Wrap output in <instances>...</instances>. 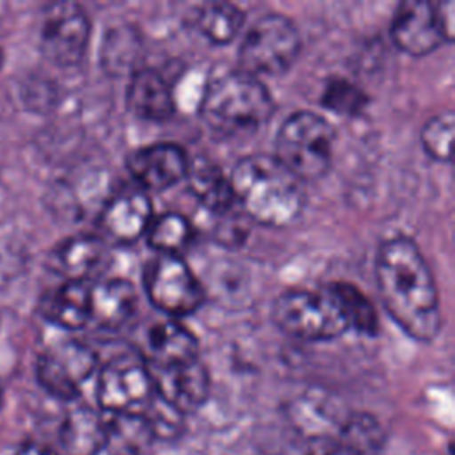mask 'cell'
Masks as SVG:
<instances>
[{
	"mask_svg": "<svg viewBox=\"0 0 455 455\" xmlns=\"http://www.w3.org/2000/svg\"><path fill=\"white\" fill-rule=\"evenodd\" d=\"M375 277L395 323L416 341H432L441 329L439 293L416 242L407 236L386 240L375 258Z\"/></svg>",
	"mask_w": 455,
	"mask_h": 455,
	"instance_id": "6da1fadb",
	"label": "cell"
},
{
	"mask_svg": "<svg viewBox=\"0 0 455 455\" xmlns=\"http://www.w3.org/2000/svg\"><path fill=\"white\" fill-rule=\"evenodd\" d=\"M235 203L247 217L270 228L293 224L306 203L302 181L275 156L251 155L236 162L229 174Z\"/></svg>",
	"mask_w": 455,
	"mask_h": 455,
	"instance_id": "7a4b0ae2",
	"label": "cell"
},
{
	"mask_svg": "<svg viewBox=\"0 0 455 455\" xmlns=\"http://www.w3.org/2000/svg\"><path fill=\"white\" fill-rule=\"evenodd\" d=\"M201 117L220 137H245L258 132L274 114L268 89L243 71L217 76L201 100Z\"/></svg>",
	"mask_w": 455,
	"mask_h": 455,
	"instance_id": "3957f363",
	"label": "cell"
},
{
	"mask_svg": "<svg viewBox=\"0 0 455 455\" xmlns=\"http://www.w3.org/2000/svg\"><path fill=\"white\" fill-rule=\"evenodd\" d=\"M334 128L309 110L288 116L275 135V158L300 181L322 178L332 160Z\"/></svg>",
	"mask_w": 455,
	"mask_h": 455,
	"instance_id": "277c9868",
	"label": "cell"
},
{
	"mask_svg": "<svg viewBox=\"0 0 455 455\" xmlns=\"http://www.w3.org/2000/svg\"><path fill=\"white\" fill-rule=\"evenodd\" d=\"M272 320L283 332L304 341H329L348 331L338 302L325 288L283 291L272 306Z\"/></svg>",
	"mask_w": 455,
	"mask_h": 455,
	"instance_id": "5b68a950",
	"label": "cell"
},
{
	"mask_svg": "<svg viewBox=\"0 0 455 455\" xmlns=\"http://www.w3.org/2000/svg\"><path fill=\"white\" fill-rule=\"evenodd\" d=\"M300 52V36L293 21L283 14L261 16L242 39L238 62L243 73L258 76H277L286 73Z\"/></svg>",
	"mask_w": 455,
	"mask_h": 455,
	"instance_id": "8992f818",
	"label": "cell"
},
{
	"mask_svg": "<svg viewBox=\"0 0 455 455\" xmlns=\"http://www.w3.org/2000/svg\"><path fill=\"white\" fill-rule=\"evenodd\" d=\"M98 403L103 414H142L155 398L149 366L137 355H117L98 377Z\"/></svg>",
	"mask_w": 455,
	"mask_h": 455,
	"instance_id": "52a82bcc",
	"label": "cell"
},
{
	"mask_svg": "<svg viewBox=\"0 0 455 455\" xmlns=\"http://www.w3.org/2000/svg\"><path fill=\"white\" fill-rule=\"evenodd\" d=\"M144 286L149 302L174 318L192 315L204 300L199 279L180 256L158 254L146 270Z\"/></svg>",
	"mask_w": 455,
	"mask_h": 455,
	"instance_id": "ba28073f",
	"label": "cell"
},
{
	"mask_svg": "<svg viewBox=\"0 0 455 455\" xmlns=\"http://www.w3.org/2000/svg\"><path fill=\"white\" fill-rule=\"evenodd\" d=\"M96 352L76 339L60 341L46 348L36 361V377L41 387L57 400H75L84 382L96 371Z\"/></svg>",
	"mask_w": 455,
	"mask_h": 455,
	"instance_id": "9c48e42d",
	"label": "cell"
},
{
	"mask_svg": "<svg viewBox=\"0 0 455 455\" xmlns=\"http://www.w3.org/2000/svg\"><path fill=\"white\" fill-rule=\"evenodd\" d=\"M91 37V21L82 5L75 2L52 4L41 25V52L60 66H76L87 50Z\"/></svg>",
	"mask_w": 455,
	"mask_h": 455,
	"instance_id": "30bf717a",
	"label": "cell"
},
{
	"mask_svg": "<svg viewBox=\"0 0 455 455\" xmlns=\"http://www.w3.org/2000/svg\"><path fill=\"white\" fill-rule=\"evenodd\" d=\"M149 370L156 396L183 416L196 412L206 403L210 396V375L199 357Z\"/></svg>",
	"mask_w": 455,
	"mask_h": 455,
	"instance_id": "8fae6325",
	"label": "cell"
},
{
	"mask_svg": "<svg viewBox=\"0 0 455 455\" xmlns=\"http://www.w3.org/2000/svg\"><path fill=\"white\" fill-rule=\"evenodd\" d=\"M389 32L393 43L412 57H423L446 41L435 4L423 0L402 2L393 14Z\"/></svg>",
	"mask_w": 455,
	"mask_h": 455,
	"instance_id": "7c38bea8",
	"label": "cell"
},
{
	"mask_svg": "<svg viewBox=\"0 0 455 455\" xmlns=\"http://www.w3.org/2000/svg\"><path fill=\"white\" fill-rule=\"evenodd\" d=\"M126 167L144 190L160 192L185 180L188 156L178 144L156 142L135 149L126 158Z\"/></svg>",
	"mask_w": 455,
	"mask_h": 455,
	"instance_id": "4fadbf2b",
	"label": "cell"
},
{
	"mask_svg": "<svg viewBox=\"0 0 455 455\" xmlns=\"http://www.w3.org/2000/svg\"><path fill=\"white\" fill-rule=\"evenodd\" d=\"M151 220L153 206L142 190L116 194L100 213L101 231L117 243H133L142 238Z\"/></svg>",
	"mask_w": 455,
	"mask_h": 455,
	"instance_id": "5bb4252c",
	"label": "cell"
},
{
	"mask_svg": "<svg viewBox=\"0 0 455 455\" xmlns=\"http://www.w3.org/2000/svg\"><path fill=\"white\" fill-rule=\"evenodd\" d=\"M108 249L96 235H75L62 240L48 254L50 268L66 281L89 283L107 265Z\"/></svg>",
	"mask_w": 455,
	"mask_h": 455,
	"instance_id": "9a60e30c",
	"label": "cell"
},
{
	"mask_svg": "<svg viewBox=\"0 0 455 455\" xmlns=\"http://www.w3.org/2000/svg\"><path fill=\"white\" fill-rule=\"evenodd\" d=\"M288 419L293 428L311 441L336 437L348 412H343L325 393L309 391L288 405Z\"/></svg>",
	"mask_w": 455,
	"mask_h": 455,
	"instance_id": "2e32d148",
	"label": "cell"
},
{
	"mask_svg": "<svg viewBox=\"0 0 455 455\" xmlns=\"http://www.w3.org/2000/svg\"><path fill=\"white\" fill-rule=\"evenodd\" d=\"M137 302V290L130 281L105 279L91 286V322L101 329H119L135 315Z\"/></svg>",
	"mask_w": 455,
	"mask_h": 455,
	"instance_id": "e0dca14e",
	"label": "cell"
},
{
	"mask_svg": "<svg viewBox=\"0 0 455 455\" xmlns=\"http://www.w3.org/2000/svg\"><path fill=\"white\" fill-rule=\"evenodd\" d=\"M126 107L146 121H165L176 108L167 80L153 69H137L132 73L126 89Z\"/></svg>",
	"mask_w": 455,
	"mask_h": 455,
	"instance_id": "ac0fdd59",
	"label": "cell"
},
{
	"mask_svg": "<svg viewBox=\"0 0 455 455\" xmlns=\"http://www.w3.org/2000/svg\"><path fill=\"white\" fill-rule=\"evenodd\" d=\"M41 315L57 327L76 331L91 322V284L64 281L43 297Z\"/></svg>",
	"mask_w": 455,
	"mask_h": 455,
	"instance_id": "d6986e66",
	"label": "cell"
},
{
	"mask_svg": "<svg viewBox=\"0 0 455 455\" xmlns=\"http://www.w3.org/2000/svg\"><path fill=\"white\" fill-rule=\"evenodd\" d=\"M66 455H100L107 448V419L91 407L71 409L59 434Z\"/></svg>",
	"mask_w": 455,
	"mask_h": 455,
	"instance_id": "ffe728a7",
	"label": "cell"
},
{
	"mask_svg": "<svg viewBox=\"0 0 455 455\" xmlns=\"http://www.w3.org/2000/svg\"><path fill=\"white\" fill-rule=\"evenodd\" d=\"M185 181L194 197L213 213H226L235 204L229 176L204 156L188 160Z\"/></svg>",
	"mask_w": 455,
	"mask_h": 455,
	"instance_id": "44dd1931",
	"label": "cell"
},
{
	"mask_svg": "<svg viewBox=\"0 0 455 455\" xmlns=\"http://www.w3.org/2000/svg\"><path fill=\"white\" fill-rule=\"evenodd\" d=\"M148 348L153 368L169 366L197 359V338L178 320H164L155 323L148 332Z\"/></svg>",
	"mask_w": 455,
	"mask_h": 455,
	"instance_id": "7402d4cb",
	"label": "cell"
},
{
	"mask_svg": "<svg viewBox=\"0 0 455 455\" xmlns=\"http://www.w3.org/2000/svg\"><path fill=\"white\" fill-rule=\"evenodd\" d=\"M194 25L210 43L228 44L243 25V11L229 2H206L196 9Z\"/></svg>",
	"mask_w": 455,
	"mask_h": 455,
	"instance_id": "603a6c76",
	"label": "cell"
},
{
	"mask_svg": "<svg viewBox=\"0 0 455 455\" xmlns=\"http://www.w3.org/2000/svg\"><path fill=\"white\" fill-rule=\"evenodd\" d=\"M325 290L338 302L348 329H355L361 334L375 336L379 332V315L370 299L354 284L338 281L325 286Z\"/></svg>",
	"mask_w": 455,
	"mask_h": 455,
	"instance_id": "cb8c5ba5",
	"label": "cell"
},
{
	"mask_svg": "<svg viewBox=\"0 0 455 455\" xmlns=\"http://www.w3.org/2000/svg\"><path fill=\"white\" fill-rule=\"evenodd\" d=\"M107 448L114 446L116 455H139L153 441V435L140 414H105ZM105 448V450H107Z\"/></svg>",
	"mask_w": 455,
	"mask_h": 455,
	"instance_id": "d4e9b609",
	"label": "cell"
},
{
	"mask_svg": "<svg viewBox=\"0 0 455 455\" xmlns=\"http://www.w3.org/2000/svg\"><path fill=\"white\" fill-rule=\"evenodd\" d=\"M148 242L158 254L178 256L194 236V228L187 217L176 212H167L153 217L148 231Z\"/></svg>",
	"mask_w": 455,
	"mask_h": 455,
	"instance_id": "484cf974",
	"label": "cell"
},
{
	"mask_svg": "<svg viewBox=\"0 0 455 455\" xmlns=\"http://www.w3.org/2000/svg\"><path fill=\"white\" fill-rule=\"evenodd\" d=\"M140 50L139 34L128 27L108 32L101 50V64L112 75H124L133 69Z\"/></svg>",
	"mask_w": 455,
	"mask_h": 455,
	"instance_id": "4316f807",
	"label": "cell"
},
{
	"mask_svg": "<svg viewBox=\"0 0 455 455\" xmlns=\"http://www.w3.org/2000/svg\"><path fill=\"white\" fill-rule=\"evenodd\" d=\"M320 103L323 108L338 116L355 117L364 112V108L370 103V98L352 80L345 76H331L323 85Z\"/></svg>",
	"mask_w": 455,
	"mask_h": 455,
	"instance_id": "83f0119b",
	"label": "cell"
},
{
	"mask_svg": "<svg viewBox=\"0 0 455 455\" xmlns=\"http://www.w3.org/2000/svg\"><path fill=\"white\" fill-rule=\"evenodd\" d=\"M336 439L355 450L359 455H364L384 444L386 432L375 416L368 412H348Z\"/></svg>",
	"mask_w": 455,
	"mask_h": 455,
	"instance_id": "f1b7e54d",
	"label": "cell"
},
{
	"mask_svg": "<svg viewBox=\"0 0 455 455\" xmlns=\"http://www.w3.org/2000/svg\"><path fill=\"white\" fill-rule=\"evenodd\" d=\"M453 137V114L450 110L430 117L421 128V146L425 153L439 162H450Z\"/></svg>",
	"mask_w": 455,
	"mask_h": 455,
	"instance_id": "f546056e",
	"label": "cell"
},
{
	"mask_svg": "<svg viewBox=\"0 0 455 455\" xmlns=\"http://www.w3.org/2000/svg\"><path fill=\"white\" fill-rule=\"evenodd\" d=\"M153 435V439L171 441L178 437L183 430V414L172 409L169 403L160 400L155 393V398L148 405V409L140 414Z\"/></svg>",
	"mask_w": 455,
	"mask_h": 455,
	"instance_id": "4dcf8cb0",
	"label": "cell"
},
{
	"mask_svg": "<svg viewBox=\"0 0 455 455\" xmlns=\"http://www.w3.org/2000/svg\"><path fill=\"white\" fill-rule=\"evenodd\" d=\"M307 455H359V453L350 446H347L345 443H341L339 439L331 437V439L313 441Z\"/></svg>",
	"mask_w": 455,
	"mask_h": 455,
	"instance_id": "1f68e13d",
	"label": "cell"
},
{
	"mask_svg": "<svg viewBox=\"0 0 455 455\" xmlns=\"http://www.w3.org/2000/svg\"><path fill=\"white\" fill-rule=\"evenodd\" d=\"M437 7V16L444 32L446 41L450 43L453 39V28H455V16H453V2H439L435 4Z\"/></svg>",
	"mask_w": 455,
	"mask_h": 455,
	"instance_id": "d6a6232c",
	"label": "cell"
},
{
	"mask_svg": "<svg viewBox=\"0 0 455 455\" xmlns=\"http://www.w3.org/2000/svg\"><path fill=\"white\" fill-rule=\"evenodd\" d=\"M16 455H57L53 450L46 448L44 444H39V443H23Z\"/></svg>",
	"mask_w": 455,
	"mask_h": 455,
	"instance_id": "836d02e7",
	"label": "cell"
},
{
	"mask_svg": "<svg viewBox=\"0 0 455 455\" xmlns=\"http://www.w3.org/2000/svg\"><path fill=\"white\" fill-rule=\"evenodd\" d=\"M2 398H4V387H2V382H0V407H2Z\"/></svg>",
	"mask_w": 455,
	"mask_h": 455,
	"instance_id": "e575fe53",
	"label": "cell"
},
{
	"mask_svg": "<svg viewBox=\"0 0 455 455\" xmlns=\"http://www.w3.org/2000/svg\"><path fill=\"white\" fill-rule=\"evenodd\" d=\"M4 66V52H2V48H0V68Z\"/></svg>",
	"mask_w": 455,
	"mask_h": 455,
	"instance_id": "d590c367",
	"label": "cell"
}]
</instances>
